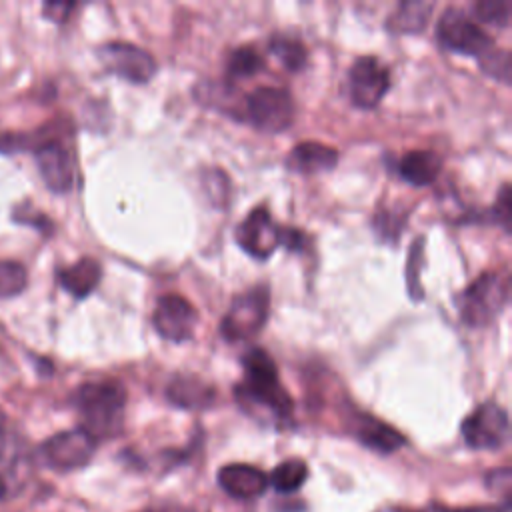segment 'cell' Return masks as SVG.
Masks as SVG:
<instances>
[{
    "instance_id": "22",
    "label": "cell",
    "mask_w": 512,
    "mask_h": 512,
    "mask_svg": "<svg viewBox=\"0 0 512 512\" xmlns=\"http://www.w3.org/2000/svg\"><path fill=\"white\" fill-rule=\"evenodd\" d=\"M308 478V466L300 458H288L280 462L268 476V484L282 494L296 492Z\"/></svg>"
},
{
    "instance_id": "18",
    "label": "cell",
    "mask_w": 512,
    "mask_h": 512,
    "mask_svg": "<svg viewBox=\"0 0 512 512\" xmlns=\"http://www.w3.org/2000/svg\"><path fill=\"white\" fill-rule=\"evenodd\" d=\"M354 434L364 446H368L376 452H382V454H390V452L398 450L400 446H404V436L396 428L388 426L386 422L376 420L370 414H360L356 418Z\"/></svg>"
},
{
    "instance_id": "13",
    "label": "cell",
    "mask_w": 512,
    "mask_h": 512,
    "mask_svg": "<svg viewBox=\"0 0 512 512\" xmlns=\"http://www.w3.org/2000/svg\"><path fill=\"white\" fill-rule=\"evenodd\" d=\"M36 164L44 184L56 192L64 194L74 188L76 166L70 150L60 142H44L36 148Z\"/></svg>"
},
{
    "instance_id": "3",
    "label": "cell",
    "mask_w": 512,
    "mask_h": 512,
    "mask_svg": "<svg viewBox=\"0 0 512 512\" xmlns=\"http://www.w3.org/2000/svg\"><path fill=\"white\" fill-rule=\"evenodd\" d=\"M508 302V278L498 272L480 274L456 298L460 320L466 326L480 328L490 324Z\"/></svg>"
},
{
    "instance_id": "25",
    "label": "cell",
    "mask_w": 512,
    "mask_h": 512,
    "mask_svg": "<svg viewBox=\"0 0 512 512\" xmlns=\"http://www.w3.org/2000/svg\"><path fill=\"white\" fill-rule=\"evenodd\" d=\"M28 284V272L20 262L0 260V298L18 296Z\"/></svg>"
},
{
    "instance_id": "12",
    "label": "cell",
    "mask_w": 512,
    "mask_h": 512,
    "mask_svg": "<svg viewBox=\"0 0 512 512\" xmlns=\"http://www.w3.org/2000/svg\"><path fill=\"white\" fill-rule=\"evenodd\" d=\"M152 324L162 338L172 342H184L190 340L196 330L198 312L184 296L164 294L156 302Z\"/></svg>"
},
{
    "instance_id": "30",
    "label": "cell",
    "mask_w": 512,
    "mask_h": 512,
    "mask_svg": "<svg viewBox=\"0 0 512 512\" xmlns=\"http://www.w3.org/2000/svg\"><path fill=\"white\" fill-rule=\"evenodd\" d=\"M418 512H454V510L444 508V506H438V504H432V506H428V508H424V510H418Z\"/></svg>"
},
{
    "instance_id": "8",
    "label": "cell",
    "mask_w": 512,
    "mask_h": 512,
    "mask_svg": "<svg viewBox=\"0 0 512 512\" xmlns=\"http://www.w3.org/2000/svg\"><path fill=\"white\" fill-rule=\"evenodd\" d=\"M460 430L470 448L498 450L508 440L510 422L502 406L496 402H484L464 418Z\"/></svg>"
},
{
    "instance_id": "11",
    "label": "cell",
    "mask_w": 512,
    "mask_h": 512,
    "mask_svg": "<svg viewBox=\"0 0 512 512\" xmlns=\"http://www.w3.org/2000/svg\"><path fill=\"white\" fill-rule=\"evenodd\" d=\"M238 246L252 258L266 260L282 246V226H278L266 208H254L236 228Z\"/></svg>"
},
{
    "instance_id": "23",
    "label": "cell",
    "mask_w": 512,
    "mask_h": 512,
    "mask_svg": "<svg viewBox=\"0 0 512 512\" xmlns=\"http://www.w3.org/2000/svg\"><path fill=\"white\" fill-rule=\"evenodd\" d=\"M264 68V58L252 46H240L230 52L226 70L234 78H250Z\"/></svg>"
},
{
    "instance_id": "5",
    "label": "cell",
    "mask_w": 512,
    "mask_h": 512,
    "mask_svg": "<svg viewBox=\"0 0 512 512\" xmlns=\"http://www.w3.org/2000/svg\"><path fill=\"white\" fill-rule=\"evenodd\" d=\"M246 118L262 132H284L294 122V100L286 88L260 86L246 98Z\"/></svg>"
},
{
    "instance_id": "17",
    "label": "cell",
    "mask_w": 512,
    "mask_h": 512,
    "mask_svg": "<svg viewBox=\"0 0 512 512\" xmlns=\"http://www.w3.org/2000/svg\"><path fill=\"white\" fill-rule=\"evenodd\" d=\"M100 280H102V266L98 260L90 256H84L58 272L60 286L74 298H86L88 294H92L100 284Z\"/></svg>"
},
{
    "instance_id": "1",
    "label": "cell",
    "mask_w": 512,
    "mask_h": 512,
    "mask_svg": "<svg viewBox=\"0 0 512 512\" xmlns=\"http://www.w3.org/2000/svg\"><path fill=\"white\" fill-rule=\"evenodd\" d=\"M244 380L234 388L238 404L246 410L256 408L276 420H286L292 414V398L282 386L276 362L264 348H250L242 356Z\"/></svg>"
},
{
    "instance_id": "19",
    "label": "cell",
    "mask_w": 512,
    "mask_h": 512,
    "mask_svg": "<svg viewBox=\"0 0 512 512\" xmlns=\"http://www.w3.org/2000/svg\"><path fill=\"white\" fill-rule=\"evenodd\" d=\"M442 170V158L434 150H410L398 162L402 180L412 186L432 184Z\"/></svg>"
},
{
    "instance_id": "24",
    "label": "cell",
    "mask_w": 512,
    "mask_h": 512,
    "mask_svg": "<svg viewBox=\"0 0 512 512\" xmlns=\"http://www.w3.org/2000/svg\"><path fill=\"white\" fill-rule=\"evenodd\" d=\"M478 66L482 68L484 74H488L490 78L510 84L512 78V60H510V52L504 48H490L486 54H482L478 58Z\"/></svg>"
},
{
    "instance_id": "26",
    "label": "cell",
    "mask_w": 512,
    "mask_h": 512,
    "mask_svg": "<svg viewBox=\"0 0 512 512\" xmlns=\"http://www.w3.org/2000/svg\"><path fill=\"white\" fill-rule=\"evenodd\" d=\"M474 18L480 22H486L490 26L506 28L510 24L512 6L506 0H478L472 6Z\"/></svg>"
},
{
    "instance_id": "2",
    "label": "cell",
    "mask_w": 512,
    "mask_h": 512,
    "mask_svg": "<svg viewBox=\"0 0 512 512\" xmlns=\"http://www.w3.org/2000/svg\"><path fill=\"white\" fill-rule=\"evenodd\" d=\"M72 402L82 420L80 428L86 430L96 442L122 430L126 390L120 382H86L74 392Z\"/></svg>"
},
{
    "instance_id": "4",
    "label": "cell",
    "mask_w": 512,
    "mask_h": 512,
    "mask_svg": "<svg viewBox=\"0 0 512 512\" xmlns=\"http://www.w3.org/2000/svg\"><path fill=\"white\" fill-rule=\"evenodd\" d=\"M270 312V294L264 286H254L234 296L228 312L220 320V334L228 342H242L256 336Z\"/></svg>"
},
{
    "instance_id": "14",
    "label": "cell",
    "mask_w": 512,
    "mask_h": 512,
    "mask_svg": "<svg viewBox=\"0 0 512 512\" xmlns=\"http://www.w3.org/2000/svg\"><path fill=\"white\" fill-rule=\"evenodd\" d=\"M220 488L238 500H250L268 488V476L250 464H226L218 470Z\"/></svg>"
},
{
    "instance_id": "10",
    "label": "cell",
    "mask_w": 512,
    "mask_h": 512,
    "mask_svg": "<svg viewBox=\"0 0 512 512\" xmlns=\"http://www.w3.org/2000/svg\"><path fill=\"white\" fill-rule=\"evenodd\" d=\"M350 100L358 108H374L390 88V70L376 56H360L348 72Z\"/></svg>"
},
{
    "instance_id": "7",
    "label": "cell",
    "mask_w": 512,
    "mask_h": 512,
    "mask_svg": "<svg viewBox=\"0 0 512 512\" xmlns=\"http://www.w3.org/2000/svg\"><path fill=\"white\" fill-rule=\"evenodd\" d=\"M96 452V440L82 428L64 430L50 436L38 450L40 460L58 472L86 466Z\"/></svg>"
},
{
    "instance_id": "6",
    "label": "cell",
    "mask_w": 512,
    "mask_h": 512,
    "mask_svg": "<svg viewBox=\"0 0 512 512\" xmlns=\"http://www.w3.org/2000/svg\"><path fill=\"white\" fill-rule=\"evenodd\" d=\"M436 36L442 48L466 56H482L492 48V38L460 8L442 12L436 24Z\"/></svg>"
},
{
    "instance_id": "28",
    "label": "cell",
    "mask_w": 512,
    "mask_h": 512,
    "mask_svg": "<svg viewBox=\"0 0 512 512\" xmlns=\"http://www.w3.org/2000/svg\"><path fill=\"white\" fill-rule=\"evenodd\" d=\"M488 488L496 494H502L506 500H508V494H510V470L508 468H498V470H492L488 474Z\"/></svg>"
},
{
    "instance_id": "29",
    "label": "cell",
    "mask_w": 512,
    "mask_h": 512,
    "mask_svg": "<svg viewBox=\"0 0 512 512\" xmlns=\"http://www.w3.org/2000/svg\"><path fill=\"white\" fill-rule=\"evenodd\" d=\"M74 10V4L72 2H46L42 6V12H44V18L52 20V22H64L68 20L70 12Z\"/></svg>"
},
{
    "instance_id": "21",
    "label": "cell",
    "mask_w": 512,
    "mask_h": 512,
    "mask_svg": "<svg viewBox=\"0 0 512 512\" xmlns=\"http://www.w3.org/2000/svg\"><path fill=\"white\" fill-rule=\"evenodd\" d=\"M268 50L290 72H298V70H302L306 66V60H308L306 46L298 38H294V36L274 34L270 38V42H268Z\"/></svg>"
},
{
    "instance_id": "9",
    "label": "cell",
    "mask_w": 512,
    "mask_h": 512,
    "mask_svg": "<svg viewBox=\"0 0 512 512\" xmlns=\"http://www.w3.org/2000/svg\"><path fill=\"white\" fill-rule=\"evenodd\" d=\"M98 58L108 72L132 84L150 82L158 70L154 56L130 42H106L98 48Z\"/></svg>"
},
{
    "instance_id": "16",
    "label": "cell",
    "mask_w": 512,
    "mask_h": 512,
    "mask_svg": "<svg viewBox=\"0 0 512 512\" xmlns=\"http://www.w3.org/2000/svg\"><path fill=\"white\" fill-rule=\"evenodd\" d=\"M338 164V152L322 142H300L286 156V166L298 174L328 172Z\"/></svg>"
},
{
    "instance_id": "15",
    "label": "cell",
    "mask_w": 512,
    "mask_h": 512,
    "mask_svg": "<svg viewBox=\"0 0 512 512\" xmlns=\"http://www.w3.org/2000/svg\"><path fill=\"white\" fill-rule=\"evenodd\" d=\"M214 396H216L214 388L202 378L192 374H176L166 386V398L174 406L186 408V410L208 408L214 402Z\"/></svg>"
},
{
    "instance_id": "20",
    "label": "cell",
    "mask_w": 512,
    "mask_h": 512,
    "mask_svg": "<svg viewBox=\"0 0 512 512\" xmlns=\"http://www.w3.org/2000/svg\"><path fill=\"white\" fill-rule=\"evenodd\" d=\"M432 10H434V4L426 0L400 2L396 10L390 14L386 28L392 34H418L426 28Z\"/></svg>"
},
{
    "instance_id": "27",
    "label": "cell",
    "mask_w": 512,
    "mask_h": 512,
    "mask_svg": "<svg viewBox=\"0 0 512 512\" xmlns=\"http://www.w3.org/2000/svg\"><path fill=\"white\" fill-rule=\"evenodd\" d=\"M510 212H512V204H510V186L504 184L500 188L498 200L492 206V216L496 220V224H500L506 232H510Z\"/></svg>"
}]
</instances>
